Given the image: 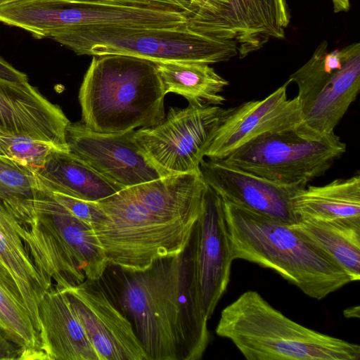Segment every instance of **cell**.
Returning a JSON list of instances; mask_svg holds the SVG:
<instances>
[{"label": "cell", "instance_id": "cell-1", "mask_svg": "<svg viewBox=\"0 0 360 360\" xmlns=\"http://www.w3.org/2000/svg\"><path fill=\"white\" fill-rule=\"evenodd\" d=\"M204 186L184 173L122 188L97 203L105 217L93 226L108 264L136 273L181 253L200 217Z\"/></svg>", "mask_w": 360, "mask_h": 360}, {"label": "cell", "instance_id": "cell-2", "mask_svg": "<svg viewBox=\"0 0 360 360\" xmlns=\"http://www.w3.org/2000/svg\"><path fill=\"white\" fill-rule=\"evenodd\" d=\"M124 272V271H123ZM120 305L148 360H198L210 340L194 278L190 241L179 255L124 272Z\"/></svg>", "mask_w": 360, "mask_h": 360}, {"label": "cell", "instance_id": "cell-3", "mask_svg": "<svg viewBox=\"0 0 360 360\" xmlns=\"http://www.w3.org/2000/svg\"><path fill=\"white\" fill-rule=\"evenodd\" d=\"M221 200L233 260L270 269L319 300L352 282L331 257L290 225Z\"/></svg>", "mask_w": 360, "mask_h": 360}, {"label": "cell", "instance_id": "cell-4", "mask_svg": "<svg viewBox=\"0 0 360 360\" xmlns=\"http://www.w3.org/2000/svg\"><path fill=\"white\" fill-rule=\"evenodd\" d=\"M165 96L156 62L94 56L79 91L82 123L101 133L152 127L165 117Z\"/></svg>", "mask_w": 360, "mask_h": 360}, {"label": "cell", "instance_id": "cell-5", "mask_svg": "<svg viewBox=\"0 0 360 360\" xmlns=\"http://www.w3.org/2000/svg\"><path fill=\"white\" fill-rule=\"evenodd\" d=\"M248 360H359L360 346L287 317L248 290L224 307L216 327Z\"/></svg>", "mask_w": 360, "mask_h": 360}, {"label": "cell", "instance_id": "cell-6", "mask_svg": "<svg viewBox=\"0 0 360 360\" xmlns=\"http://www.w3.org/2000/svg\"><path fill=\"white\" fill-rule=\"evenodd\" d=\"M17 231L43 278L60 290L98 281L108 264L93 228L41 185L32 221Z\"/></svg>", "mask_w": 360, "mask_h": 360}, {"label": "cell", "instance_id": "cell-7", "mask_svg": "<svg viewBox=\"0 0 360 360\" xmlns=\"http://www.w3.org/2000/svg\"><path fill=\"white\" fill-rule=\"evenodd\" d=\"M53 39L77 55H127L155 62L193 61L214 64L238 55L236 41L190 29L127 26L77 27Z\"/></svg>", "mask_w": 360, "mask_h": 360}, {"label": "cell", "instance_id": "cell-8", "mask_svg": "<svg viewBox=\"0 0 360 360\" xmlns=\"http://www.w3.org/2000/svg\"><path fill=\"white\" fill-rule=\"evenodd\" d=\"M346 151L334 132L317 133L303 122L263 134L222 160L228 165L284 184H307L323 176Z\"/></svg>", "mask_w": 360, "mask_h": 360}, {"label": "cell", "instance_id": "cell-9", "mask_svg": "<svg viewBox=\"0 0 360 360\" xmlns=\"http://www.w3.org/2000/svg\"><path fill=\"white\" fill-rule=\"evenodd\" d=\"M288 82L298 88L302 122L319 134L334 132L360 89V44L328 50L323 41Z\"/></svg>", "mask_w": 360, "mask_h": 360}, {"label": "cell", "instance_id": "cell-10", "mask_svg": "<svg viewBox=\"0 0 360 360\" xmlns=\"http://www.w3.org/2000/svg\"><path fill=\"white\" fill-rule=\"evenodd\" d=\"M223 110L188 102L171 108L157 125L135 130L134 138L164 176L198 171Z\"/></svg>", "mask_w": 360, "mask_h": 360}, {"label": "cell", "instance_id": "cell-11", "mask_svg": "<svg viewBox=\"0 0 360 360\" xmlns=\"http://www.w3.org/2000/svg\"><path fill=\"white\" fill-rule=\"evenodd\" d=\"M190 245L194 278L202 309L209 320L226 291L233 260L222 200L207 185Z\"/></svg>", "mask_w": 360, "mask_h": 360}, {"label": "cell", "instance_id": "cell-12", "mask_svg": "<svg viewBox=\"0 0 360 360\" xmlns=\"http://www.w3.org/2000/svg\"><path fill=\"white\" fill-rule=\"evenodd\" d=\"M134 133L135 130L101 133L82 122H70L65 139L70 152L125 188L165 176L144 153Z\"/></svg>", "mask_w": 360, "mask_h": 360}, {"label": "cell", "instance_id": "cell-13", "mask_svg": "<svg viewBox=\"0 0 360 360\" xmlns=\"http://www.w3.org/2000/svg\"><path fill=\"white\" fill-rule=\"evenodd\" d=\"M96 281L63 290L99 360H148L131 322Z\"/></svg>", "mask_w": 360, "mask_h": 360}, {"label": "cell", "instance_id": "cell-14", "mask_svg": "<svg viewBox=\"0 0 360 360\" xmlns=\"http://www.w3.org/2000/svg\"><path fill=\"white\" fill-rule=\"evenodd\" d=\"M287 81L262 100L224 109L205 157L223 160L240 146L268 132L295 127L302 122L296 96L287 95Z\"/></svg>", "mask_w": 360, "mask_h": 360}, {"label": "cell", "instance_id": "cell-15", "mask_svg": "<svg viewBox=\"0 0 360 360\" xmlns=\"http://www.w3.org/2000/svg\"><path fill=\"white\" fill-rule=\"evenodd\" d=\"M200 171L206 184L221 198L289 225L297 223L292 198L305 184L275 182L222 160L203 159Z\"/></svg>", "mask_w": 360, "mask_h": 360}, {"label": "cell", "instance_id": "cell-16", "mask_svg": "<svg viewBox=\"0 0 360 360\" xmlns=\"http://www.w3.org/2000/svg\"><path fill=\"white\" fill-rule=\"evenodd\" d=\"M70 123L62 109L29 82L0 79V136H25L69 150L65 132Z\"/></svg>", "mask_w": 360, "mask_h": 360}, {"label": "cell", "instance_id": "cell-17", "mask_svg": "<svg viewBox=\"0 0 360 360\" xmlns=\"http://www.w3.org/2000/svg\"><path fill=\"white\" fill-rule=\"evenodd\" d=\"M229 8L216 37L238 44L240 58L269 39H283L290 22L285 0H228Z\"/></svg>", "mask_w": 360, "mask_h": 360}, {"label": "cell", "instance_id": "cell-18", "mask_svg": "<svg viewBox=\"0 0 360 360\" xmlns=\"http://www.w3.org/2000/svg\"><path fill=\"white\" fill-rule=\"evenodd\" d=\"M42 350L49 360H99L63 290L52 288L39 306Z\"/></svg>", "mask_w": 360, "mask_h": 360}, {"label": "cell", "instance_id": "cell-19", "mask_svg": "<svg viewBox=\"0 0 360 360\" xmlns=\"http://www.w3.org/2000/svg\"><path fill=\"white\" fill-rule=\"evenodd\" d=\"M297 221H314L360 227V175L309 186L292 198Z\"/></svg>", "mask_w": 360, "mask_h": 360}, {"label": "cell", "instance_id": "cell-20", "mask_svg": "<svg viewBox=\"0 0 360 360\" xmlns=\"http://www.w3.org/2000/svg\"><path fill=\"white\" fill-rule=\"evenodd\" d=\"M40 184L51 192L98 202L122 188L70 150H55L35 172Z\"/></svg>", "mask_w": 360, "mask_h": 360}, {"label": "cell", "instance_id": "cell-21", "mask_svg": "<svg viewBox=\"0 0 360 360\" xmlns=\"http://www.w3.org/2000/svg\"><path fill=\"white\" fill-rule=\"evenodd\" d=\"M19 225L0 205V262L15 279L39 333V306L53 286L43 278L30 257L17 231Z\"/></svg>", "mask_w": 360, "mask_h": 360}, {"label": "cell", "instance_id": "cell-22", "mask_svg": "<svg viewBox=\"0 0 360 360\" xmlns=\"http://www.w3.org/2000/svg\"><path fill=\"white\" fill-rule=\"evenodd\" d=\"M165 94L174 93L188 102L205 105H222L221 92L229 82L210 64L193 61L156 62Z\"/></svg>", "mask_w": 360, "mask_h": 360}, {"label": "cell", "instance_id": "cell-23", "mask_svg": "<svg viewBox=\"0 0 360 360\" xmlns=\"http://www.w3.org/2000/svg\"><path fill=\"white\" fill-rule=\"evenodd\" d=\"M0 331L22 349L20 359H47L20 290L0 262Z\"/></svg>", "mask_w": 360, "mask_h": 360}, {"label": "cell", "instance_id": "cell-24", "mask_svg": "<svg viewBox=\"0 0 360 360\" xmlns=\"http://www.w3.org/2000/svg\"><path fill=\"white\" fill-rule=\"evenodd\" d=\"M331 257L352 282L360 279V227L300 220L290 225Z\"/></svg>", "mask_w": 360, "mask_h": 360}, {"label": "cell", "instance_id": "cell-25", "mask_svg": "<svg viewBox=\"0 0 360 360\" xmlns=\"http://www.w3.org/2000/svg\"><path fill=\"white\" fill-rule=\"evenodd\" d=\"M40 189L34 171L0 158V205L21 226L32 221Z\"/></svg>", "mask_w": 360, "mask_h": 360}, {"label": "cell", "instance_id": "cell-26", "mask_svg": "<svg viewBox=\"0 0 360 360\" xmlns=\"http://www.w3.org/2000/svg\"><path fill=\"white\" fill-rule=\"evenodd\" d=\"M57 150L50 143L20 135L0 136V158L34 172Z\"/></svg>", "mask_w": 360, "mask_h": 360}, {"label": "cell", "instance_id": "cell-27", "mask_svg": "<svg viewBox=\"0 0 360 360\" xmlns=\"http://www.w3.org/2000/svg\"><path fill=\"white\" fill-rule=\"evenodd\" d=\"M49 192L52 197L72 215L91 226L105 217L97 202H90L57 192Z\"/></svg>", "mask_w": 360, "mask_h": 360}, {"label": "cell", "instance_id": "cell-28", "mask_svg": "<svg viewBox=\"0 0 360 360\" xmlns=\"http://www.w3.org/2000/svg\"><path fill=\"white\" fill-rule=\"evenodd\" d=\"M124 6L179 8L190 14L195 10L190 0H76Z\"/></svg>", "mask_w": 360, "mask_h": 360}, {"label": "cell", "instance_id": "cell-29", "mask_svg": "<svg viewBox=\"0 0 360 360\" xmlns=\"http://www.w3.org/2000/svg\"><path fill=\"white\" fill-rule=\"evenodd\" d=\"M0 79L9 82H28L25 73L18 70L0 56Z\"/></svg>", "mask_w": 360, "mask_h": 360}, {"label": "cell", "instance_id": "cell-30", "mask_svg": "<svg viewBox=\"0 0 360 360\" xmlns=\"http://www.w3.org/2000/svg\"><path fill=\"white\" fill-rule=\"evenodd\" d=\"M22 349L0 331V360L20 359Z\"/></svg>", "mask_w": 360, "mask_h": 360}, {"label": "cell", "instance_id": "cell-31", "mask_svg": "<svg viewBox=\"0 0 360 360\" xmlns=\"http://www.w3.org/2000/svg\"><path fill=\"white\" fill-rule=\"evenodd\" d=\"M335 13L348 11L350 8L349 0H331Z\"/></svg>", "mask_w": 360, "mask_h": 360}, {"label": "cell", "instance_id": "cell-32", "mask_svg": "<svg viewBox=\"0 0 360 360\" xmlns=\"http://www.w3.org/2000/svg\"><path fill=\"white\" fill-rule=\"evenodd\" d=\"M345 316L347 318L359 317V307H350L344 311Z\"/></svg>", "mask_w": 360, "mask_h": 360}, {"label": "cell", "instance_id": "cell-33", "mask_svg": "<svg viewBox=\"0 0 360 360\" xmlns=\"http://www.w3.org/2000/svg\"><path fill=\"white\" fill-rule=\"evenodd\" d=\"M3 1V0H0V1Z\"/></svg>", "mask_w": 360, "mask_h": 360}]
</instances>
